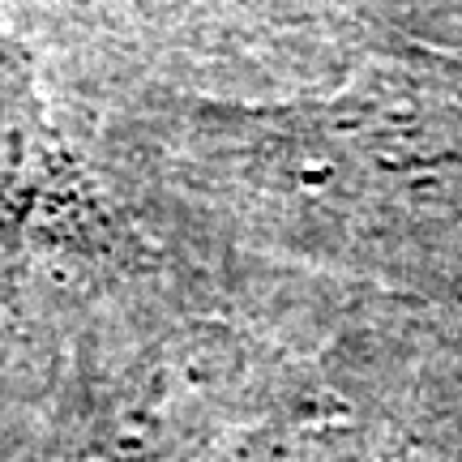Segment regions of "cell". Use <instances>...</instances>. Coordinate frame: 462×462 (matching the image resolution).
Here are the masks:
<instances>
[{"mask_svg": "<svg viewBox=\"0 0 462 462\" xmlns=\"http://www.w3.org/2000/svg\"><path fill=\"white\" fill-rule=\"evenodd\" d=\"M51 184L56 142L34 86L31 56L0 26V291L17 287L34 218L43 215Z\"/></svg>", "mask_w": 462, "mask_h": 462, "instance_id": "1", "label": "cell"}]
</instances>
